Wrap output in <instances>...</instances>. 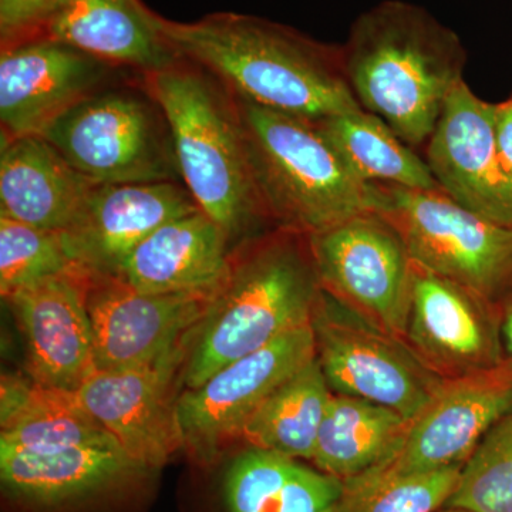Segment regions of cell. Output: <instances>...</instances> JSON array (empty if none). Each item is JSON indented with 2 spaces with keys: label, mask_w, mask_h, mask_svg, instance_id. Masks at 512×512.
Masks as SVG:
<instances>
[{
  "label": "cell",
  "mask_w": 512,
  "mask_h": 512,
  "mask_svg": "<svg viewBox=\"0 0 512 512\" xmlns=\"http://www.w3.org/2000/svg\"><path fill=\"white\" fill-rule=\"evenodd\" d=\"M160 29L181 59L249 103L312 123L363 110L350 89L342 45L232 12L194 22L160 16Z\"/></svg>",
  "instance_id": "cell-1"
},
{
  "label": "cell",
  "mask_w": 512,
  "mask_h": 512,
  "mask_svg": "<svg viewBox=\"0 0 512 512\" xmlns=\"http://www.w3.org/2000/svg\"><path fill=\"white\" fill-rule=\"evenodd\" d=\"M350 89L414 150L426 146L444 104L464 82L457 33L421 6L384 0L350 26L342 45Z\"/></svg>",
  "instance_id": "cell-2"
},
{
  "label": "cell",
  "mask_w": 512,
  "mask_h": 512,
  "mask_svg": "<svg viewBox=\"0 0 512 512\" xmlns=\"http://www.w3.org/2000/svg\"><path fill=\"white\" fill-rule=\"evenodd\" d=\"M141 77L167 119L181 183L231 247L242 244L271 220L256 190L237 97L184 59Z\"/></svg>",
  "instance_id": "cell-3"
},
{
  "label": "cell",
  "mask_w": 512,
  "mask_h": 512,
  "mask_svg": "<svg viewBox=\"0 0 512 512\" xmlns=\"http://www.w3.org/2000/svg\"><path fill=\"white\" fill-rule=\"evenodd\" d=\"M322 291L308 235L278 228L232 258L228 281L198 325L185 360V389L229 363L311 325Z\"/></svg>",
  "instance_id": "cell-4"
},
{
  "label": "cell",
  "mask_w": 512,
  "mask_h": 512,
  "mask_svg": "<svg viewBox=\"0 0 512 512\" xmlns=\"http://www.w3.org/2000/svg\"><path fill=\"white\" fill-rule=\"evenodd\" d=\"M237 100L256 190L276 227L312 235L372 211L370 185L318 124Z\"/></svg>",
  "instance_id": "cell-5"
},
{
  "label": "cell",
  "mask_w": 512,
  "mask_h": 512,
  "mask_svg": "<svg viewBox=\"0 0 512 512\" xmlns=\"http://www.w3.org/2000/svg\"><path fill=\"white\" fill-rule=\"evenodd\" d=\"M42 137L97 184L181 183L170 127L143 77L140 87L107 83Z\"/></svg>",
  "instance_id": "cell-6"
},
{
  "label": "cell",
  "mask_w": 512,
  "mask_h": 512,
  "mask_svg": "<svg viewBox=\"0 0 512 512\" xmlns=\"http://www.w3.org/2000/svg\"><path fill=\"white\" fill-rule=\"evenodd\" d=\"M372 211L399 232L413 262L491 301L512 281V227L441 190L369 184Z\"/></svg>",
  "instance_id": "cell-7"
},
{
  "label": "cell",
  "mask_w": 512,
  "mask_h": 512,
  "mask_svg": "<svg viewBox=\"0 0 512 512\" xmlns=\"http://www.w3.org/2000/svg\"><path fill=\"white\" fill-rule=\"evenodd\" d=\"M308 237L323 291L404 343L413 259L397 229L367 211Z\"/></svg>",
  "instance_id": "cell-8"
},
{
  "label": "cell",
  "mask_w": 512,
  "mask_h": 512,
  "mask_svg": "<svg viewBox=\"0 0 512 512\" xmlns=\"http://www.w3.org/2000/svg\"><path fill=\"white\" fill-rule=\"evenodd\" d=\"M316 359L332 393L387 407L413 420L446 379L400 340L320 291L312 316Z\"/></svg>",
  "instance_id": "cell-9"
},
{
  "label": "cell",
  "mask_w": 512,
  "mask_h": 512,
  "mask_svg": "<svg viewBox=\"0 0 512 512\" xmlns=\"http://www.w3.org/2000/svg\"><path fill=\"white\" fill-rule=\"evenodd\" d=\"M315 357V335L308 325L229 363L201 386L185 389L175 406L185 450L210 463L224 443L241 437L258 407Z\"/></svg>",
  "instance_id": "cell-10"
},
{
  "label": "cell",
  "mask_w": 512,
  "mask_h": 512,
  "mask_svg": "<svg viewBox=\"0 0 512 512\" xmlns=\"http://www.w3.org/2000/svg\"><path fill=\"white\" fill-rule=\"evenodd\" d=\"M215 295L138 292L113 276H89L86 306L99 372L156 362L191 343Z\"/></svg>",
  "instance_id": "cell-11"
},
{
  "label": "cell",
  "mask_w": 512,
  "mask_h": 512,
  "mask_svg": "<svg viewBox=\"0 0 512 512\" xmlns=\"http://www.w3.org/2000/svg\"><path fill=\"white\" fill-rule=\"evenodd\" d=\"M192 342L148 365L93 373L76 392L128 457L150 471L163 468L183 446L174 380Z\"/></svg>",
  "instance_id": "cell-12"
},
{
  "label": "cell",
  "mask_w": 512,
  "mask_h": 512,
  "mask_svg": "<svg viewBox=\"0 0 512 512\" xmlns=\"http://www.w3.org/2000/svg\"><path fill=\"white\" fill-rule=\"evenodd\" d=\"M511 410L512 362L446 379L410 423L399 450L379 467L397 474L464 467Z\"/></svg>",
  "instance_id": "cell-13"
},
{
  "label": "cell",
  "mask_w": 512,
  "mask_h": 512,
  "mask_svg": "<svg viewBox=\"0 0 512 512\" xmlns=\"http://www.w3.org/2000/svg\"><path fill=\"white\" fill-rule=\"evenodd\" d=\"M116 69L46 36L2 46V141L42 136L66 111L110 83Z\"/></svg>",
  "instance_id": "cell-14"
},
{
  "label": "cell",
  "mask_w": 512,
  "mask_h": 512,
  "mask_svg": "<svg viewBox=\"0 0 512 512\" xmlns=\"http://www.w3.org/2000/svg\"><path fill=\"white\" fill-rule=\"evenodd\" d=\"M424 160L441 191L487 220L512 227V175L498 153L494 104L464 82L448 97Z\"/></svg>",
  "instance_id": "cell-15"
},
{
  "label": "cell",
  "mask_w": 512,
  "mask_h": 512,
  "mask_svg": "<svg viewBox=\"0 0 512 512\" xmlns=\"http://www.w3.org/2000/svg\"><path fill=\"white\" fill-rule=\"evenodd\" d=\"M89 276L67 272L5 298L25 338L28 375L43 386L76 393L97 372L86 306Z\"/></svg>",
  "instance_id": "cell-16"
},
{
  "label": "cell",
  "mask_w": 512,
  "mask_h": 512,
  "mask_svg": "<svg viewBox=\"0 0 512 512\" xmlns=\"http://www.w3.org/2000/svg\"><path fill=\"white\" fill-rule=\"evenodd\" d=\"M198 210L183 183L96 184L60 238L83 272L114 276L151 232Z\"/></svg>",
  "instance_id": "cell-17"
},
{
  "label": "cell",
  "mask_w": 512,
  "mask_h": 512,
  "mask_svg": "<svg viewBox=\"0 0 512 512\" xmlns=\"http://www.w3.org/2000/svg\"><path fill=\"white\" fill-rule=\"evenodd\" d=\"M484 298L413 262L407 348L441 379L500 365Z\"/></svg>",
  "instance_id": "cell-18"
},
{
  "label": "cell",
  "mask_w": 512,
  "mask_h": 512,
  "mask_svg": "<svg viewBox=\"0 0 512 512\" xmlns=\"http://www.w3.org/2000/svg\"><path fill=\"white\" fill-rule=\"evenodd\" d=\"M151 473L119 447H73L55 453L0 448L3 494L33 510L84 504Z\"/></svg>",
  "instance_id": "cell-19"
},
{
  "label": "cell",
  "mask_w": 512,
  "mask_h": 512,
  "mask_svg": "<svg viewBox=\"0 0 512 512\" xmlns=\"http://www.w3.org/2000/svg\"><path fill=\"white\" fill-rule=\"evenodd\" d=\"M227 235L201 210L158 227L113 278L144 293L217 295L232 271Z\"/></svg>",
  "instance_id": "cell-20"
},
{
  "label": "cell",
  "mask_w": 512,
  "mask_h": 512,
  "mask_svg": "<svg viewBox=\"0 0 512 512\" xmlns=\"http://www.w3.org/2000/svg\"><path fill=\"white\" fill-rule=\"evenodd\" d=\"M36 36L141 76L181 59L161 32L160 16L141 0H62Z\"/></svg>",
  "instance_id": "cell-21"
},
{
  "label": "cell",
  "mask_w": 512,
  "mask_h": 512,
  "mask_svg": "<svg viewBox=\"0 0 512 512\" xmlns=\"http://www.w3.org/2000/svg\"><path fill=\"white\" fill-rule=\"evenodd\" d=\"M96 184L42 136L2 141L3 217L60 234L72 224Z\"/></svg>",
  "instance_id": "cell-22"
},
{
  "label": "cell",
  "mask_w": 512,
  "mask_h": 512,
  "mask_svg": "<svg viewBox=\"0 0 512 512\" xmlns=\"http://www.w3.org/2000/svg\"><path fill=\"white\" fill-rule=\"evenodd\" d=\"M0 393V448L29 453H55L73 447L121 448L84 409L76 393L43 386L29 375H3Z\"/></svg>",
  "instance_id": "cell-23"
},
{
  "label": "cell",
  "mask_w": 512,
  "mask_h": 512,
  "mask_svg": "<svg viewBox=\"0 0 512 512\" xmlns=\"http://www.w3.org/2000/svg\"><path fill=\"white\" fill-rule=\"evenodd\" d=\"M343 481L296 458L251 447L222 483L227 512H338Z\"/></svg>",
  "instance_id": "cell-24"
},
{
  "label": "cell",
  "mask_w": 512,
  "mask_h": 512,
  "mask_svg": "<svg viewBox=\"0 0 512 512\" xmlns=\"http://www.w3.org/2000/svg\"><path fill=\"white\" fill-rule=\"evenodd\" d=\"M410 423L380 404L333 393L312 463L342 481L360 476L399 450Z\"/></svg>",
  "instance_id": "cell-25"
},
{
  "label": "cell",
  "mask_w": 512,
  "mask_h": 512,
  "mask_svg": "<svg viewBox=\"0 0 512 512\" xmlns=\"http://www.w3.org/2000/svg\"><path fill=\"white\" fill-rule=\"evenodd\" d=\"M332 394L315 357L258 407L241 437L251 447L312 461Z\"/></svg>",
  "instance_id": "cell-26"
},
{
  "label": "cell",
  "mask_w": 512,
  "mask_h": 512,
  "mask_svg": "<svg viewBox=\"0 0 512 512\" xmlns=\"http://www.w3.org/2000/svg\"><path fill=\"white\" fill-rule=\"evenodd\" d=\"M316 124L338 148L353 173L366 184L441 190L424 157L375 114L353 111Z\"/></svg>",
  "instance_id": "cell-27"
},
{
  "label": "cell",
  "mask_w": 512,
  "mask_h": 512,
  "mask_svg": "<svg viewBox=\"0 0 512 512\" xmlns=\"http://www.w3.org/2000/svg\"><path fill=\"white\" fill-rule=\"evenodd\" d=\"M463 467L397 474L376 466L343 481L338 512H437L446 507Z\"/></svg>",
  "instance_id": "cell-28"
},
{
  "label": "cell",
  "mask_w": 512,
  "mask_h": 512,
  "mask_svg": "<svg viewBox=\"0 0 512 512\" xmlns=\"http://www.w3.org/2000/svg\"><path fill=\"white\" fill-rule=\"evenodd\" d=\"M444 508L512 512V410L485 434Z\"/></svg>",
  "instance_id": "cell-29"
},
{
  "label": "cell",
  "mask_w": 512,
  "mask_h": 512,
  "mask_svg": "<svg viewBox=\"0 0 512 512\" xmlns=\"http://www.w3.org/2000/svg\"><path fill=\"white\" fill-rule=\"evenodd\" d=\"M82 271L63 247L59 232L0 215V293H12L52 276Z\"/></svg>",
  "instance_id": "cell-30"
},
{
  "label": "cell",
  "mask_w": 512,
  "mask_h": 512,
  "mask_svg": "<svg viewBox=\"0 0 512 512\" xmlns=\"http://www.w3.org/2000/svg\"><path fill=\"white\" fill-rule=\"evenodd\" d=\"M62 0H0L2 46L39 35Z\"/></svg>",
  "instance_id": "cell-31"
},
{
  "label": "cell",
  "mask_w": 512,
  "mask_h": 512,
  "mask_svg": "<svg viewBox=\"0 0 512 512\" xmlns=\"http://www.w3.org/2000/svg\"><path fill=\"white\" fill-rule=\"evenodd\" d=\"M494 133L501 161L512 175V94L503 103L494 104Z\"/></svg>",
  "instance_id": "cell-32"
},
{
  "label": "cell",
  "mask_w": 512,
  "mask_h": 512,
  "mask_svg": "<svg viewBox=\"0 0 512 512\" xmlns=\"http://www.w3.org/2000/svg\"><path fill=\"white\" fill-rule=\"evenodd\" d=\"M501 335H503L505 350L510 355L512 362V306L505 312L503 326H501Z\"/></svg>",
  "instance_id": "cell-33"
},
{
  "label": "cell",
  "mask_w": 512,
  "mask_h": 512,
  "mask_svg": "<svg viewBox=\"0 0 512 512\" xmlns=\"http://www.w3.org/2000/svg\"><path fill=\"white\" fill-rule=\"evenodd\" d=\"M437 512H473L468 510H463V508H441L440 511Z\"/></svg>",
  "instance_id": "cell-34"
}]
</instances>
